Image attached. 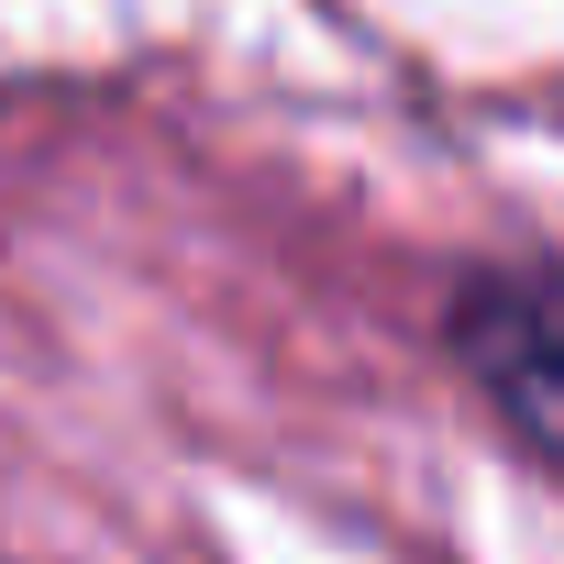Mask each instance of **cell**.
I'll return each instance as SVG.
<instances>
[{
  "label": "cell",
  "mask_w": 564,
  "mask_h": 564,
  "mask_svg": "<svg viewBox=\"0 0 564 564\" xmlns=\"http://www.w3.org/2000/svg\"><path fill=\"white\" fill-rule=\"evenodd\" d=\"M443 355L487 399V421L564 487V265L487 254L443 289Z\"/></svg>",
  "instance_id": "6da1fadb"
}]
</instances>
